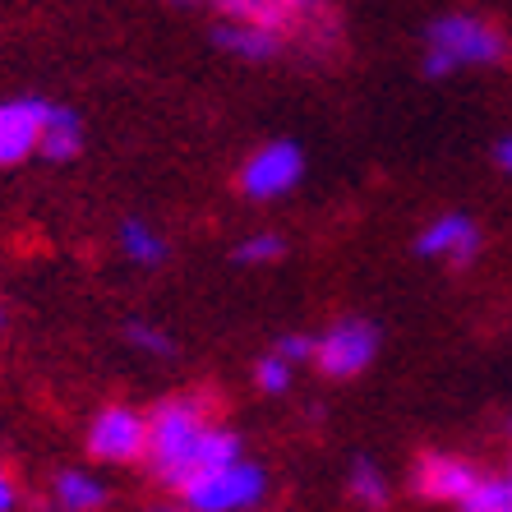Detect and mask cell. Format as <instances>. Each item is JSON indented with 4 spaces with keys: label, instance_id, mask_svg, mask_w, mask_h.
Returning a JSON list of instances; mask_svg holds the SVG:
<instances>
[{
    "label": "cell",
    "instance_id": "obj_1",
    "mask_svg": "<svg viewBox=\"0 0 512 512\" xmlns=\"http://www.w3.org/2000/svg\"><path fill=\"white\" fill-rule=\"evenodd\" d=\"M245 457V439L227 425L208 420V397L180 393L153 406L148 416V457L153 476L167 489H190L194 480H203L217 466Z\"/></svg>",
    "mask_w": 512,
    "mask_h": 512
},
{
    "label": "cell",
    "instance_id": "obj_2",
    "mask_svg": "<svg viewBox=\"0 0 512 512\" xmlns=\"http://www.w3.org/2000/svg\"><path fill=\"white\" fill-rule=\"evenodd\" d=\"M508 56V37L499 28L480 19V14H439L425 28V56H420V74L425 79H448L457 70H489Z\"/></svg>",
    "mask_w": 512,
    "mask_h": 512
},
{
    "label": "cell",
    "instance_id": "obj_3",
    "mask_svg": "<svg viewBox=\"0 0 512 512\" xmlns=\"http://www.w3.org/2000/svg\"><path fill=\"white\" fill-rule=\"evenodd\" d=\"M217 19H236L277 33L282 42H314V47H333L337 42V14L328 0H208Z\"/></svg>",
    "mask_w": 512,
    "mask_h": 512
},
{
    "label": "cell",
    "instance_id": "obj_4",
    "mask_svg": "<svg viewBox=\"0 0 512 512\" xmlns=\"http://www.w3.org/2000/svg\"><path fill=\"white\" fill-rule=\"evenodd\" d=\"M379 346H383L379 323L360 319V314H346V319L328 323V328L314 337V370H319L323 379L346 383L379 360Z\"/></svg>",
    "mask_w": 512,
    "mask_h": 512
},
{
    "label": "cell",
    "instance_id": "obj_5",
    "mask_svg": "<svg viewBox=\"0 0 512 512\" xmlns=\"http://www.w3.org/2000/svg\"><path fill=\"white\" fill-rule=\"evenodd\" d=\"M268 494V471L245 457L217 466L203 480H194L190 489H180V508L185 512H245L254 503H263Z\"/></svg>",
    "mask_w": 512,
    "mask_h": 512
},
{
    "label": "cell",
    "instance_id": "obj_6",
    "mask_svg": "<svg viewBox=\"0 0 512 512\" xmlns=\"http://www.w3.org/2000/svg\"><path fill=\"white\" fill-rule=\"evenodd\" d=\"M300 180H305V148L291 139H273L240 162L236 190L240 199L250 203H273V199H286Z\"/></svg>",
    "mask_w": 512,
    "mask_h": 512
},
{
    "label": "cell",
    "instance_id": "obj_7",
    "mask_svg": "<svg viewBox=\"0 0 512 512\" xmlns=\"http://www.w3.org/2000/svg\"><path fill=\"white\" fill-rule=\"evenodd\" d=\"M84 443L97 462H143L148 457V416L130 402H107L88 420Z\"/></svg>",
    "mask_w": 512,
    "mask_h": 512
},
{
    "label": "cell",
    "instance_id": "obj_8",
    "mask_svg": "<svg viewBox=\"0 0 512 512\" xmlns=\"http://www.w3.org/2000/svg\"><path fill=\"white\" fill-rule=\"evenodd\" d=\"M411 250H416L420 259H439V263H453V268H466V263H476V254L485 250V236H480L476 217L439 213L420 227V236H416Z\"/></svg>",
    "mask_w": 512,
    "mask_h": 512
},
{
    "label": "cell",
    "instance_id": "obj_9",
    "mask_svg": "<svg viewBox=\"0 0 512 512\" xmlns=\"http://www.w3.org/2000/svg\"><path fill=\"white\" fill-rule=\"evenodd\" d=\"M47 111V97H5L0 102V167H19V162L37 157Z\"/></svg>",
    "mask_w": 512,
    "mask_h": 512
},
{
    "label": "cell",
    "instance_id": "obj_10",
    "mask_svg": "<svg viewBox=\"0 0 512 512\" xmlns=\"http://www.w3.org/2000/svg\"><path fill=\"white\" fill-rule=\"evenodd\" d=\"M480 480L485 476H480L476 466L453 453H425L416 462V494L429 503H462Z\"/></svg>",
    "mask_w": 512,
    "mask_h": 512
},
{
    "label": "cell",
    "instance_id": "obj_11",
    "mask_svg": "<svg viewBox=\"0 0 512 512\" xmlns=\"http://www.w3.org/2000/svg\"><path fill=\"white\" fill-rule=\"evenodd\" d=\"M213 47L227 51L236 60H250V65H268L286 51V42L268 28H254V24H236V19H217L213 28Z\"/></svg>",
    "mask_w": 512,
    "mask_h": 512
},
{
    "label": "cell",
    "instance_id": "obj_12",
    "mask_svg": "<svg viewBox=\"0 0 512 512\" xmlns=\"http://www.w3.org/2000/svg\"><path fill=\"white\" fill-rule=\"evenodd\" d=\"M79 153H84V116H79L74 107H56V102H51L47 125H42V139H37V157L65 167V162H74Z\"/></svg>",
    "mask_w": 512,
    "mask_h": 512
},
{
    "label": "cell",
    "instance_id": "obj_13",
    "mask_svg": "<svg viewBox=\"0 0 512 512\" xmlns=\"http://www.w3.org/2000/svg\"><path fill=\"white\" fill-rule=\"evenodd\" d=\"M116 245L134 268H162V263H167V236H162L153 222H143V217H125V222H120Z\"/></svg>",
    "mask_w": 512,
    "mask_h": 512
},
{
    "label": "cell",
    "instance_id": "obj_14",
    "mask_svg": "<svg viewBox=\"0 0 512 512\" xmlns=\"http://www.w3.org/2000/svg\"><path fill=\"white\" fill-rule=\"evenodd\" d=\"M107 503V485L88 471H60L51 485V508L56 512H97Z\"/></svg>",
    "mask_w": 512,
    "mask_h": 512
},
{
    "label": "cell",
    "instance_id": "obj_15",
    "mask_svg": "<svg viewBox=\"0 0 512 512\" xmlns=\"http://www.w3.org/2000/svg\"><path fill=\"white\" fill-rule=\"evenodd\" d=\"M351 499H356L360 508H374V512L388 508L393 489H388V476H383V466H379V462L360 457V462L351 466Z\"/></svg>",
    "mask_w": 512,
    "mask_h": 512
},
{
    "label": "cell",
    "instance_id": "obj_16",
    "mask_svg": "<svg viewBox=\"0 0 512 512\" xmlns=\"http://www.w3.org/2000/svg\"><path fill=\"white\" fill-rule=\"evenodd\" d=\"M231 259H236L240 268H268V263H282L286 259V236H277V231H250V236L231 250Z\"/></svg>",
    "mask_w": 512,
    "mask_h": 512
},
{
    "label": "cell",
    "instance_id": "obj_17",
    "mask_svg": "<svg viewBox=\"0 0 512 512\" xmlns=\"http://www.w3.org/2000/svg\"><path fill=\"white\" fill-rule=\"evenodd\" d=\"M291 383H296V365H291L286 356L268 351V356L254 360V388H259L263 397H282V393H291Z\"/></svg>",
    "mask_w": 512,
    "mask_h": 512
},
{
    "label": "cell",
    "instance_id": "obj_18",
    "mask_svg": "<svg viewBox=\"0 0 512 512\" xmlns=\"http://www.w3.org/2000/svg\"><path fill=\"white\" fill-rule=\"evenodd\" d=\"M125 342H130L134 351H143V356H153V360H171V356H176V337H171L167 328L148 323V319H130V323H125Z\"/></svg>",
    "mask_w": 512,
    "mask_h": 512
},
{
    "label": "cell",
    "instance_id": "obj_19",
    "mask_svg": "<svg viewBox=\"0 0 512 512\" xmlns=\"http://www.w3.org/2000/svg\"><path fill=\"white\" fill-rule=\"evenodd\" d=\"M462 512H512V485L508 480H480L471 494H466L462 503H457Z\"/></svg>",
    "mask_w": 512,
    "mask_h": 512
},
{
    "label": "cell",
    "instance_id": "obj_20",
    "mask_svg": "<svg viewBox=\"0 0 512 512\" xmlns=\"http://www.w3.org/2000/svg\"><path fill=\"white\" fill-rule=\"evenodd\" d=\"M277 356H286L291 365H300V360H314V337L310 333H282L273 342Z\"/></svg>",
    "mask_w": 512,
    "mask_h": 512
},
{
    "label": "cell",
    "instance_id": "obj_21",
    "mask_svg": "<svg viewBox=\"0 0 512 512\" xmlns=\"http://www.w3.org/2000/svg\"><path fill=\"white\" fill-rule=\"evenodd\" d=\"M19 508V485H14V476L0 466V512H14Z\"/></svg>",
    "mask_w": 512,
    "mask_h": 512
},
{
    "label": "cell",
    "instance_id": "obj_22",
    "mask_svg": "<svg viewBox=\"0 0 512 512\" xmlns=\"http://www.w3.org/2000/svg\"><path fill=\"white\" fill-rule=\"evenodd\" d=\"M494 162H499V171H508V176H512V134H508V139H499V148H494Z\"/></svg>",
    "mask_w": 512,
    "mask_h": 512
},
{
    "label": "cell",
    "instance_id": "obj_23",
    "mask_svg": "<svg viewBox=\"0 0 512 512\" xmlns=\"http://www.w3.org/2000/svg\"><path fill=\"white\" fill-rule=\"evenodd\" d=\"M167 5H176V10H208V0H167Z\"/></svg>",
    "mask_w": 512,
    "mask_h": 512
},
{
    "label": "cell",
    "instance_id": "obj_24",
    "mask_svg": "<svg viewBox=\"0 0 512 512\" xmlns=\"http://www.w3.org/2000/svg\"><path fill=\"white\" fill-rule=\"evenodd\" d=\"M0 328H5V305H0Z\"/></svg>",
    "mask_w": 512,
    "mask_h": 512
},
{
    "label": "cell",
    "instance_id": "obj_25",
    "mask_svg": "<svg viewBox=\"0 0 512 512\" xmlns=\"http://www.w3.org/2000/svg\"><path fill=\"white\" fill-rule=\"evenodd\" d=\"M508 485H512V476H508Z\"/></svg>",
    "mask_w": 512,
    "mask_h": 512
}]
</instances>
